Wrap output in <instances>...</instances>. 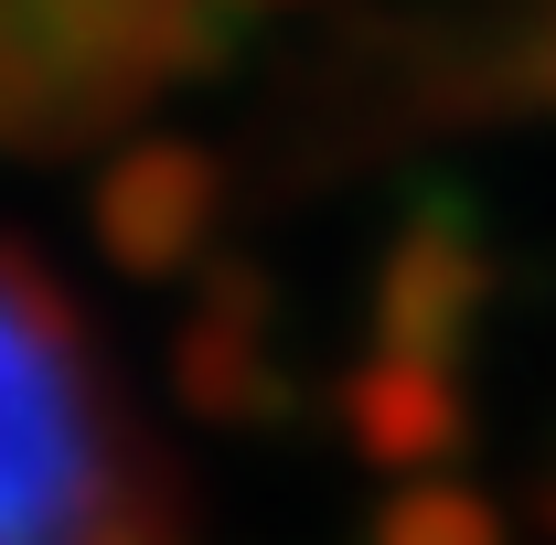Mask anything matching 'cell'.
<instances>
[{
  "label": "cell",
  "mask_w": 556,
  "mask_h": 545,
  "mask_svg": "<svg viewBox=\"0 0 556 545\" xmlns=\"http://www.w3.org/2000/svg\"><path fill=\"white\" fill-rule=\"evenodd\" d=\"M97 524V417L54 321L0 278V545H86Z\"/></svg>",
  "instance_id": "1"
}]
</instances>
